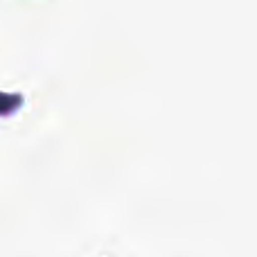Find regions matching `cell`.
<instances>
[{
	"label": "cell",
	"instance_id": "obj_1",
	"mask_svg": "<svg viewBox=\"0 0 257 257\" xmlns=\"http://www.w3.org/2000/svg\"><path fill=\"white\" fill-rule=\"evenodd\" d=\"M23 104V97L18 93H0V115H7V113L16 111Z\"/></svg>",
	"mask_w": 257,
	"mask_h": 257
}]
</instances>
